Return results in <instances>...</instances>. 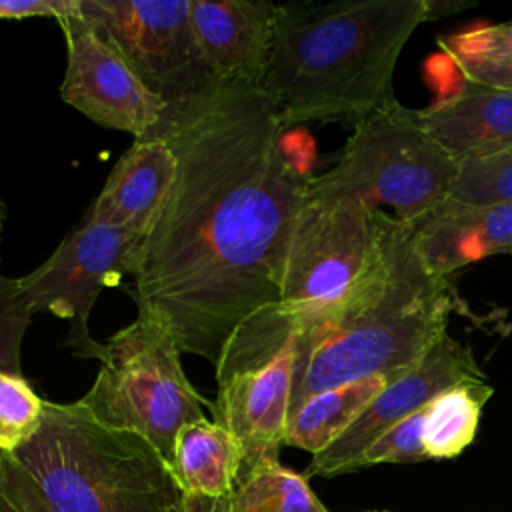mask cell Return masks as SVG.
<instances>
[{"label": "cell", "mask_w": 512, "mask_h": 512, "mask_svg": "<svg viewBox=\"0 0 512 512\" xmlns=\"http://www.w3.org/2000/svg\"><path fill=\"white\" fill-rule=\"evenodd\" d=\"M140 240L122 228L82 220L40 266L16 278L32 314L52 312L68 320L72 354L102 360L104 344L90 334V312L106 286L132 274Z\"/></svg>", "instance_id": "cell-8"}, {"label": "cell", "mask_w": 512, "mask_h": 512, "mask_svg": "<svg viewBox=\"0 0 512 512\" xmlns=\"http://www.w3.org/2000/svg\"><path fill=\"white\" fill-rule=\"evenodd\" d=\"M370 260L340 306L294 334L288 416L310 396L370 376L398 378L448 332L454 288L428 268L412 224L372 212Z\"/></svg>", "instance_id": "cell-2"}, {"label": "cell", "mask_w": 512, "mask_h": 512, "mask_svg": "<svg viewBox=\"0 0 512 512\" xmlns=\"http://www.w3.org/2000/svg\"><path fill=\"white\" fill-rule=\"evenodd\" d=\"M460 78L474 84H484L500 90H512V60L510 62H482V64H452Z\"/></svg>", "instance_id": "cell-27"}, {"label": "cell", "mask_w": 512, "mask_h": 512, "mask_svg": "<svg viewBox=\"0 0 512 512\" xmlns=\"http://www.w3.org/2000/svg\"><path fill=\"white\" fill-rule=\"evenodd\" d=\"M44 400L24 376L0 370V450L16 452L40 428Z\"/></svg>", "instance_id": "cell-20"}, {"label": "cell", "mask_w": 512, "mask_h": 512, "mask_svg": "<svg viewBox=\"0 0 512 512\" xmlns=\"http://www.w3.org/2000/svg\"><path fill=\"white\" fill-rule=\"evenodd\" d=\"M32 310L22 298L16 278L0 274V370L24 376L22 374V340L26 328L32 320Z\"/></svg>", "instance_id": "cell-23"}, {"label": "cell", "mask_w": 512, "mask_h": 512, "mask_svg": "<svg viewBox=\"0 0 512 512\" xmlns=\"http://www.w3.org/2000/svg\"><path fill=\"white\" fill-rule=\"evenodd\" d=\"M458 172L460 162L424 128L420 112L390 96L354 124L334 166L314 182L416 224L448 200Z\"/></svg>", "instance_id": "cell-5"}, {"label": "cell", "mask_w": 512, "mask_h": 512, "mask_svg": "<svg viewBox=\"0 0 512 512\" xmlns=\"http://www.w3.org/2000/svg\"><path fill=\"white\" fill-rule=\"evenodd\" d=\"M448 198L472 206L512 202V150L460 164L458 180Z\"/></svg>", "instance_id": "cell-21"}, {"label": "cell", "mask_w": 512, "mask_h": 512, "mask_svg": "<svg viewBox=\"0 0 512 512\" xmlns=\"http://www.w3.org/2000/svg\"><path fill=\"white\" fill-rule=\"evenodd\" d=\"M468 6H472V4L462 2V0H426V18H424V22L456 14V12H460Z\"/></svg>", "instance_id": "cell-29"}, {"label": "cell", "mask_w": 512, "mask_h": 512, "mask_svg": "<svg viewBox=\"0 0 512 512\" xmlns=\"http://www.w3.org/2000/svg\"><path fill=\"white\" fill-rule=\"evenodd\" d=\"M180 348L154 320L136 318L104 342L92 388L78 400L100 424L150 442L170 464L178 430L214 412L188 380Z\"/></svg>", "instance_id": "cell-6"}, {"label": "cell", "mask_w": 512, "mask_h": 512, "mask_svg": "<svg viewBox=\"0 0 512 512\" xmlns=\"http://www.w3.org/2000/svg\"><path fill=\"white\" fill-rule=\"evenodd\" d=\"M230 498L226 496H188L182 494L166 512H232Z\"/></svg>", "instance_id": "cell-28"}, {"label": "cell", "mask_w": 512, "mask_h": 512, "mask_svg": "<svg viewBox=\"0 0 512 512\" xmlns=\"http://www.w3.org/2000/svg\"><path fill=\"white\" fill-rule=\"evenodd\" d=\"M296 346L294 336L266 364L216 380V422L228 428L240 448V476L274 462L284 446Z\"/></svg>", "instance_id": "cell-11"}, {"label": "cell", "mask_w": 512, "mask_h": 512, "mask_svg": "<svg viewBox=\"0 0 512 512\" xmlns=\"http://www.w3.org/2000/svg\"><path fill=\"white\" fill-rule=\"evenodd\" d=\"M78 14L168 110L216 82L196 40L190 0H78Z\"/></svg>", "instance_id": "cell-7"}, {"label": "cell", "mask_w": 512, "mask_h": 512, "mask_svg": "<svg viewBox=\"0 0 512 512\" xmlns=\"http://www.w3.org/2000/svg\"><path fill=\"white\" fill-rule=\"evenodd\" d=\"M386 376L328 388L304 400L286 424L284 446H294L312 456L328 448L388 384Z\"/></svg>", "instance_id": "cell-17"}, {"label": "cell", "mask_w": 512, "mask_h": 512, "mask_svg": "<svg viewBox=\"0 0 512 512\" xmlns=\"http://www.w3.org/2000/svg\"><path fill=\"white\" fill-rule=\"evenodd\" d=\"M420 256L440 276L492 254L512 252V202L462 204L444 200L412 224Z\"/></svg>", "instance_id": "cell-15"}, {"label": "cell", "mask_w": 512, "mask_h": 512, "mask_svg": "<svg viewBox=\"0 0 512 512\" xmlns=\"http://www.w3.org/2000/svg\"><path fill=\"white\" fill-rule=\"evenodd\" d=\"M76 8V0H0V20L54 18L60 20Z\"/></svg>", "instance_id": "cell-26"}, {"label": "cell", "mask_w": 512, "mask_h": 512, "mask_svg": "<svg viewBox=\"0 0 512 512\" xmlns=\"http://www.w3.org/2000/svg\"><path fill=\"white\" fill-rule=\"evenodd\" d=\"M278 4L268 0H190L204 62L216 82L260 88L274 48Z\"/></svg>", "instance_id": "cell-12"}, {"label": "cell", "mask_w": 512, "mask_h": 512, "mask_svg": "<svg viewBox=\"0 0 512 512\" xmlns=\"http://www.w3.org/2000/svg\"><path fill=\"white\" fill-rule=\"evenodd\" d=\"M424 426V408L410 414L408 418L394 424L384 432L358 460L356 470L384 464V462H422L430 460L422 440Z\"/></svg>", "instance_id": "cell-24"}, {"label": "cell", "mask_w": 512, "mask_h": 512, "mask_svg": "<svg viewBox=\"0 0 512 512\" xmlns=\"http://www.w3.org/2000/svg\"><path fill=\"white\" fill-rule=\"evenodd\" d=\"M4 220H6V206H4V202L0 198V228L4 226Z\"/></svg>", "instance_id": "cell-30"}, {"label": "cell", "mask_w": 512, "mask_h": 512, "mask_svg": "<svg viewBox=\"0 0 512 512\" xmlns=\"http://www.w3.org/2000/svg\"><path fill=\"white\" fill-rule=\"evenodd\" d=\"M486 380L470 348L448 332L410 370L390 380L362 414L322 452L314 454L304 476H338L356 472L360 456L394 424L424 408L440 392Z\"/></svg>", "instance_id": "cell-10"}, {"label": "cell", "mask_w": 512, "mask_h": 512, "mask_svg": "<svg viewBox=\"0 0 512 512\" xmlns=\"http://www.w3.org/2000/svg\"><path fill=\"white\" fill-rule=\"evenodd\" d=\"M286 130L258 88L214 82L152 134L174 152L176 174L138 244L132 296L182 354L216 366L232 334L280 300L314 178Z\"/></svg>", "instance_id": "cell-1"}, {"label": "cell", "mask_w": 512, "mask_h": 512, "mask_svg": "<svg viewBox=\"0 0 512 512\" xmlns=\"http://www.w3.org/2000/svg\"><path fill=\"white\" fill-rule=\"evenodd\" d=\"M176 174L170 146L156 136L134 140L110 170L84 220L122 228L144 238Z\"/></svg>", "instance_id": "cell-13"}, {"label": "cell", "mask_w": 512, "mask_h": 512, "mask_svg": "<svg viewBox=\"0 0 512 512\" xmlns=\"http://www.w3.org/2000/svg\"><path fill=\"white\" fill-rule=\"evenodd\" d=\"M240 462L238 442L228 428L202 418L178 430L170 470L182 494L226 496L234 492Z\"/></svg>", "instance_id": "cell-16"}, {"label": "cell", "mask_w": 512, "mask_h": 512, "mask_svg": "<svg viewBox=\"0 0 512 512\" xmlns=\"http://www.w3.org/2000/svg\"><path fill=\"white\" fill-rule=\"evenodd\" d=\"M438 46L450 64H482L512 60V22L478 26L440 36Z\"/></svg>", "instance_id": "cell-22"}, {"label": "cell", "mask_w": 512, "mask_h": 512, "mask_svg": "<svg viewBox=\"0 0 512 512\" xmlns=\"http://www.w3.org/2000/svg\"><path fill=\"white\" fill-rule=\"evenodd\" d=\"M420 112L424 128L460 164L512 150V90L462 80Z\"/></svg>", "instance_id": "cell-14"}, {"label": "cell", "mask_w": 512, "mask_h": 512, "mask_svg": "<svg viewBox=\"0 0 512 512\" xmlns=\"http://www.w3.org/2000/svg\"><path fill=\"white\" fill-rule=\"evenodd\" d=\"M492 392L486 380L462 382L424 406L422 440L428 458H454L474 440L482 406Z\"/></svg>", "instance_id": "cell-18"}, {"label": "cell", "mask_w": 512, "mask_h": 512, "mask_svg": "<svg viewBox=\"0 0 512 512\" xmlns=\"http://www.w3.org/2000/svg\"><path fill=\"white\" fill-rule=\"evenodd\" d=\"M0 512H58L14 454L0 450Z\"/></svg>", "instance_id": "cell-25"}, {"label": "cell", "mask_w": 512, "mask_h": 512, "mask_svg": "<svg viewBox=\"0 0 512 512\" xmlns=\"http://www.w3.org/2000/svg\"><path fill=\"white\" fill-rule=\"evenodd\" d=\"M56 22L66 38L62 100L104 128L128 132L134 140L152 136L168 106L146 88L122 54L78 14V0L76 8Z\"/></svg>", "instance_id": "cell-9"}, {"label": "cell", "mask_w": 512, "mask_h": 512, "mask_svg": "<svg viewBox=\"0 0 512 512\" xmlns=\"http://www.w3.org/2000/svg\"><path fill=\"white\" fill-rule=\"evenodd\" d=\"M232 512H328L308 486V478L280 464L264 462L236 480Z\"/></svg>", "instance_id": "cell-19"}, {"label": "cell", "mask_w": 512, "mask_h": 512, "mask_svg": "<svg viewBox=\"0 0 512 512\" xmlns=\"http://www.w3.org/2000/svg\"><path fill=\"white\" fill-rule=\"evenodd\" d=\"M426 0L284 2L260 92L282 124L360 122L394 96L398 56Z\"/></svg>", "instance_id": "cell-3"}, {"label": "cell", "mask_w": 512, "mask_h": 512, "mask_svg": "<svg viewBox=\"0 0 512 512\" xmlns=\"http://www.w3.org/2000/svg\"><path fill=\"white\" fill-rule=\"evenodd\" d=\"M0 238H2V228H0Z\"/></svg>", "instance_id": "cell-31"}, {"label": "cell", "mask_w": 512, "mask_h": 512, "mask_svg": "<svg viewBox=\"0 0 512 512\" xmlns=\"http://www.w3.org/2000/svg\"><path fill=\"white\" fill-rule=\"evenodd\" d=\"M12 454L58 512H166L182 496L150 442L100 424L78 400H44L40 428Z\"/></svg>", "instance_id": "cell-4"}]
</instances>
